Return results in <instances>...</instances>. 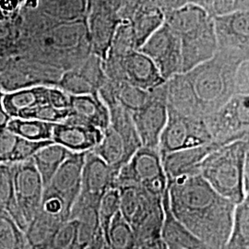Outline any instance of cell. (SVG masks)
<instances>
[{
  "label": "cell",
  "mask_w": 249,
  "mask_h": 249,
  "mask_svg": "<svg viewBox=\"0 0 249 249\" xmlns=\"http://www.w3.org/2000/svg\"><path fill=\"white\" fill-rule=\"evenodd\" d=\"M137 49L139 50L150 36L164 22V13L158 5L141 4L135 7L127 18Z\"/></svg>",
  "instance_id": "7402d4cb"
},
{
  "label": "cell",
  "mask_w": 249,
  "mask_h": 249,
  "mask_svg": "<svg viewBox=\"0 0 249 249\" xmlns=\"http://www.w3.org/2000/svg\"><path fill=\"white\" fill-rule=\"evenodd\" d=\"M223 249H249V196L235 205L231 231Z\"/></svg>",
  "instance_id": "f1b7e54d"
},
{
  "label": "cell",
  "mask_w": 249,
  "mask_h": 249,
  "mask_svg": "<svg viewBox=\"0 0 249 249\" xmlns=\"http://www.w3.org/2000/svg\"><path fill=\"white\" fill-rule=\"evenodd\" d=\"M139 249H166V245L164 244V242L161 240L156 241L154 243H151L150 245L147 246H143Z\"/></svg>",
  "instance_id": "f6af8a7d"
},
{
  "label": "cell",
  "mask_w": 249,
  "mask_h": 249,
  "mask_svg": "<svg viewBox=\"0 0 249 249\" xmlns=\"http://www.w3.org/2000/svg\"><path fill=\"white\" fill-rule=\"evenodd\" d=\"M9 18H7L5 15H4V13L1 11V9H0V20H4V19H8Z\"/></svg>",
  "instance_id": "bcb514c9"
},
{
  "label": "cell",
  "mask_w": 249,
  "mask_h": 249,
  "mask_svg": "<svg viewBox=\"0 0 249 249\" xmlns=\"http://www.w3.org/2000/svg\"><path fill=\"white\" fill-rule=\"evenodd\" d=\"M168 197L180 223L213 249H223L236 204L218 194L200 174L168 180Z\"/></svg>",
  "instance_id": "6da1fadb"
},
{
  "label": "cell",
  "mask_w": 249,
  "mask_h": 249,
  "mask_svg": "<svg viewBox=\"0 0 249 249\" xmlns=\"http://www.w3.org/2000/svg\"><path fill=\"white\" fill-rule=\"evenodd\" d=\"M70 116V109H57L50 105H43L23 111L18 117L32 118L50 123H59Z\"/></svg>",
  "instance_id": "d590c367"
},
{
  "label": "cell",
  "mask_w": 249,
  "mask_h": 249,
  "mask_svg": "<svg viewBox=\"0 0 249 249\" xmlns=\"http://www.w3.org/2000/svg\"><path fill=\"white\" fill-rule=\"evenodd\" d=\"M54 86H57L71 95H83L98 92L77 68L63 72Z\"/></svg>",
  "instance_id": "836d02e7"
},
{
  "label": "cell",
  "mask_w": 249,
  "mask_h": 249,
  "mask_svg": "<svg viewBox=\"0 0 249 249\" xmlns=\"http://www.w3.org/2000/svg\"><path fill=\"white\" fill-rule=\"evenodd\" d=\"M0 249H27L24 231L2 209H0Z\"/></svg>",
  "instance_id": "1f68e13d"
},
{
  "label": "cell",
  "mask_w": 249,
  "mask_h": 249,
  "mask_svg": "<svg viewBox=\"0 0 249 249\" xmlns=\"http://www.w3.org/2000/svg\"><path fill=\"white\" fill-rule=\"evenodd\" d=\"M10 119L11 116L8 115L2 106H0V129H6Z\"/></svg>",
  "instance_id": "ee69618b"
},
{
  "label": "cell",
  "mask_w": 249,
  "mask_h": 249,
  "mask_svg": "<svg viewBox=\"0 0 249 249\" xmlns=\"http://www.w3.org/2000/svg\"><path fill=\"white\" fill-rule=\"evenodd\" d=\"M234 94L249 95V59L242 61L235 73Z\"/></svg>",
  "instance_id": "74e56055"
},
{
  "label": "cell",
  "mask_w": 249,
  "mask_h": 249,
  "mask_svg": "<svg viewBox=\"0 0 249 249\" xmlns=\"http://www.w3.org/2000/svg\"><path fill=\"white\" fill-rule=\"evenodd\" d=\"M67 221L62 216L39 209L24 231L27 249H49L54 234Z\"/></svg>",
  "instance_id": "44dd1931"
},
{
  "label": "cell",
  "mask_w": 249,
  "mask_h": 249,
  "mask_svg": "<svg viewBox=\"0 0 249 249\" xmlns=\"http://www.w3.org/2000/svg\"><path fill=\"white\" fill-rule=\"evenodd\" d=\"M54 123L32 118L11 117L7 128L15 136L34 142L52 141Z\"/></svg>",
  "instance_id": "f546056e"
},
{
  "label": "cell",
  "mask_w": 249,
  "mask_h": 249,
  "mask_svg": "<svg viewBox=\"0 0 249 249\" xmlns=\"http://www.w3.org/2000/svg\"><path fill=\"white\" fill-rule=\"evenodd\" d=\"M218 147L220 145L211 142L163 155L161 160L167 181L199 174L203 160L209 153Z\"/></svg>",
  "instance_id": "ac0fdd59"
},
{
  "label": "cell",
  "mask_w": 249,
  "mask_h": 249,
  "mask_svg": "<svg viewBox=\"0 0 249 249\" xmlns=\"http://www.w3.org/2000/svg\"><path fill=\"white\" fill-rule=\"evenodd\" d=\"M213 142L203 117L185 116L168 109L167 121L160 134L158 151L163 155Z\"/></svg>",
  "instance_id": "8992f818"
},
{
  "label": "cell",
  "mask_w": 249,
  "mask_h": 249,
  "mask_svg": "<svg viewBox=\"0 0 249 249\" xmlns=\"http://www.w3.org/2000/svg\"><path fill=\"white\" fill-rule=\"evenodd\" d=\"M0 209L6 211L25 231L27 224L18 210L14 194L13 162L9 161L0 162Z\"/></svg>",
  "instance_id": "83f0119b"
},
{
  "label": "cell",
  "mask_w": 249,
  "mask_h": 249,
  "mask_svg": "<svg viewBox=\"0 0 249 249\" xmlns=\"http://www.w3.org/2000/svg\"><path fill=\"white\" fill-rule=\"evenodd\" d=\"M217 50L249 58V12L237 10L213 16Z\"/></svg>",
  "instance_id": "7c38bea8"
},
{
  "label": "cell",
  "mask_w": 249,
  "mask_h": 249,
  "mask_svg": "<svg viewBox=\"0 0 249 249\" xmlns=\"http://www.w3.org/2000/svg\"><path fill=\"white\" fill-rule=\"evenodd\" d=\"M13 184L16 203L26 224L40 209L45 186L34 160L13 162Z\"/></svg>",
  "instance_id": "30bf717a"
},
{
  "label": "cell",
  "mask_w": 249,
  "mask_h": 249,
  "mask_svg": "<svg viewBox=\"0 0 249 249\" xmlns=\"http://www.w3.org/2000/svg\"><path fill=\"white\" fill-rule=\"evenodd\" d=\"M16 138L8 129H0V162L9 161Z\"/></svg>",
  "instance_id": "ab89813d"
},
{
  "label": "cell",
  "mask_w": 249,
  "mask_h": 249,
  "mask_svg": "<svg viewBox=\"0 0 249 249\" xmlns=\"http://www.w3.org/2000/svg\"><path fill=\"white\" fill-rule=\"evenodd\" d=\"M131 115L142 146L158 149L160 134L168 116L166 81L150 90L147 102Z\"/></svg>",
  "instance_id": "52a82bcc"
},
{
  "label": "cell",
  "mask_w": 249,
  "mask_h": 249,
  "mask_svg": "<svg viewBox=\"0 0 249 249\" xmlns=\"http://www.w3.org/2000/svg\"><path fill=\"white\" fill-rule=\"evenodd\" d=\"M120 211V196L117 187H111L101 197L98 205L100 229L107 242V232L112 220Z\"/></svg>",
  "instance_id": "d6a6232c"
},
{
  "label": "cell",
  "mask_w": 249,
  "mask_h": 249,
  "mask_svg": "<svg viewBox=\"0 0 249 249\" xmlns=\"http://www.w3.org/2000/svg\"><path fill=\"white\" fill-rule=\"evenodd\" d=\"M166 179L158 149L142 146L119 170L115 187L134 185L150 189Z\"/></svg>",
  "instance_id": "ba28073f"
},
{
  "label": "cell",
  "mask_w": 249,
  "mask_h": 249,
  "mask_svg": "<svg viewBox=\"0 0 249 249\" xmlns=\"http://www.w3.org/2000/svg\"><path fill=\"white\" fill-rule=\"evenodd\" d=\"M22 7L20 0H0V9L7 18H13L19 13Z\"/></svg>",
  "instance_id": "b9f144b4"
},
{
  "label": "cell",
  "mask_w": 249,
  "mask_h": 249,
  "mask_svg": "<svg viewBox=\"0 0 249 249\" xmlns=\"http://www.w3.org/2000/svg\"><path fill=\"white\" fill-rule=\"evenodd\" d=\"M166 249H181L176 248V247H171V246H166Z\"/></svg>",
  "instance_id": "c3c4849f"
},
{
  "label": "cell",
  "mask_w": 249,
  "mask_h": 249,
  "mask_svg": "<svg viewBox=\"0 0 249 249\" xmlns=\"http://www.w3.org/2000/svg\"><path fill=\"white\" fill-rule=\"evenodd\" d=\"M212 17L201 6L187 4L165 13L164 23L180 37L203 25Z\"/></svg>",
  "instance_id": "d4e9b609"
},
{
  "label": "cell",
  "mask_w": 249,
  "mask_h": 249,
  "mask_svg": "<svg viewBox=\"0 0 249 249\" xmlns=\"http://www.w3.org/2000/svg\"><path fill=\"white\" fill-rule=\"evenodd\" d=\"M92 151L118 172L135 153L121 135L110 125L104 131L102 141Z\"/></svg>",
  "instance_id": "cb8c5ba5"
},
{
  "label": "cell",
  "mask_w": 249,
  "mask_h": 249,
  "mask_svg": "<svg viewBox=\"0 0 249 249\" xmlns=\"http://www.w3.org/2000/svg\"><path fill=\"white\" fill-rule=\"evenodd\" d=\"M73 118L91 124L102 131H105L110 124V115L107 105L97 93L71 95L70 107Z\"/></svg>",
  "instance_id": "ffe728a7"
},
{
  "label": "cell",
  "mask_w": 249,
  "mask_h": 249,
  "mask_svg": "<svg viewBox=\"0 0 249 249\" xmlns=\"http://www.w3.org/2000/svg\"><path fill=\"white\" fill-rule=\"evenodd\" d=\"M20 32L34 45V61L63 73L91 53L87 17L57 20L40 10L20 9Z\"/></svg>",
  "instance_id": "7a4b0ae2"
},
{
  "label": "cell",
  "mask_w": 249,
  "mask_h": 249,
  "mask_svg": "<svg viewBox=\"0 0 249 249\" xmlns=\"http://www.w3.org/2000/svg\"><path fill=\"white\" fill-rule=\"evenodd\" d=\"M246 59L217 50L211 59L183 72L200 116L212 114L234 95L235 73Z\"/></svg>",
  "instance_id": "3957f363"
},
{
  "label": "cell",
  "mask_w": 249,
  "mask_h": 249,
  "mask_svg": "<svg viewBox=\"0 0 249 249\" xmlns=\"http://www.w3.org/2000/svg\"><path fill=\"white\" fill-rule=\"evenodd\" d=\"M139 50L151 58L164 80L182 73L180 38L166 23L163 22Z\"/></svg>",
  "instance_id": "9c48e42d"
},
{
  "label": "cell",
  "mask_w": 249,
  "mask_h": 249,
  "mask_svg": "<svg viewBox=\"0 0 249 249\" xmlns=\"http://www.w3.org/2000/svg\"><path fill=\"white\" fill-rule=\"evenodd\" d=\"M85 155L86 152H71L44 190V196L60 198L70 215L80 194Z\"/></svg>",
  "instance_id": "4fadbf2b"
},
{
  "label": "cell",
  "mask_w": 249,
  "mask_h": 249,
  "mask_svg": "<svg viewBox=\"0 0 249 249\" xmlns=\"http://www.w3.org/2000/svg\"><path fill=\"white\" fill-rule=\"evenodd\" d=\"M89 8V0H39L38 10L57 20H75L87 17Z\"/></svg>",
  "instance_id": "4316f807"
},
{
  "label": "cell",
  "mask_w": 249,
  "mask_h": 249,
  "mask_svg": "<svg viewBox=\"0 0 249 249\" xmlns=\"http://www.w3.org/2000/svg\"><path fill=\"white\" fill-rule=\"evenodd\" d=\"M48 104L57 109H69L70 94L57 86L48 87Z\"/></svg>",
  "instance_id": "60d3db41"
},
{
  "label": "cell",
  "mask_w": 249,
  "mask_h": 249,
  "mask_svg": "<svg viewBox=\"0 0 249 249\" xmlns=\"http://www.w3.org/2000/svg\"><path fill=\"white\" fill-rule=\"evenodd\" d=\"M120 67L124 81L147 91L156 89L166 81L151 58L140 50L120 59Z\"/></svg>",
  "instance_id": "e0dca14e"
},
{
  "label": "cell",
  "mask_w": 249,
  "mask_h": 249,
  "mask_svg": "<svg viewBox=\"0 0 249 249\" xmlns=\"http://www.w3.org/2000/svg\"><path fill=\"white\" fill-rule=\"evenodd\" d=\"M118 171L108 165L92 151H87L81 174L79 196L74 205L98 206L103 195L111 187H116Z\"/></svg>",
  "instance_id": "8fae6325"
},
{
  "label": "cell",
  "mask_w": 249,
  "mask_h": 249,
  "mask_svg": "<svg viewBox=\"0 0 249 249\" xmlns=\"http://www.w3.org/2000/svg\"><path fill=\"white\" fill-rule=\"evenodd\" d=\"M104 131L69 116L53 124L52 141L72 152L92 151L103 139Z\"/></svg>",
  "instance_id": "2e32d148"
},
{
  "label": "cell",
  "mask_w": 249,
  "mask_h": 249,
  "mask_svg": "<svg viewBox=\"0 0 249 249\" xmlns=\"http://www.w3.org/2000/svg\"><path fill=\"white\" fill-rule=\"evenodd\" d=\"M182 73L211 59L217 52L213 16L196 30L180 36Z\"/></svg>",
  "instance_id": "9a60e30c"
},
{
  "label": "cell",
  "mask_w": 249,
  "mask_h": 249,
  "mask_svg": "<svg viewBox=\"0 0 249 249\" xmlns=\"http://www.w3.org/2000/svg\"><path fill=\"white\" fill-rule=\"evenodd\" d=\"M84 249H110L107 246V242L105 240L103 233H100L98 236L89 244L88 247Z\"/></svg>",
  "instance_id": "7bdbcfd3"
},
{
  "label": "cell",
  "mask_w": 249,
  "mask_h": 249,
  "mask_svg": "<svg viewBox=\"0 0 249 249\" xmlns=\"http://www.w3.org/2000/svg\"><path fill=\"white\" fill-rule=\"evenodd\" d=\"M53 141L34 142L17 137L10 154L9 162H18L31 159L36 151Z\"/></svg>",
  "instance_id": "8d00e7d4"
},
{
  "label": "cell",
  "mask_w": 249,
  "mask_h": 249,
  "mask_svg": "<svg viewBox=\"0 0 249 249\" xmlns=\"http://www.w3.org/2000/svg\"><path fill=\"white\" fill-rule=\"evenodd\" d=\"M204 120L213 142L220 146L249 140V95L234 94Z\"/></svg>",
  "instance_id": "5b68a950"
},
{
  "label": "cell",
  "mask_w": 249,
  "mask_h": 249,
  "mask_svg": "<svg viewBox=\"0 0 249 249\" xmlns=\"http://www.w3.org/2000/svg\"><path fill=\"white\" fill-rule=\"evenodd\" d=\"M249 158V140L228 143L207 155L199 174L218 194L238 204L249 196L245 184V165Z\"/></svg>",
  "instance_id": "277c9868"
},
{
  "label": "cell",
  "mask_w": 249,
  "mask_h": 249,
  "mask_svg": "<svg viewBox=\"0 0 249 249\" xmlns=\"http://www.w3.org/2000/svg\"><path fill=\"white\" fill-rule=\"evenodd\" d=\"M71 152L62 145L52 142L34 154L32 159L41 176L45 187L49 184L55 172Z\"/></svg>",
  "instance_id": "484cf974"
},
{
  "label": "cell",
  "mask_w": 249,
  "mask_h": 249,
  "mask_svg": "<svg viewBox=\"0 0 249 249\" xmlns=\"http://www.w3.org/2000/svg\"><path fill=\"white\" fill-rule=\"evenodd\" d=\"M78 229V220L69 219L54 234L49 249H83L79 243Z\"/></svg>",
  "instance_id": "e575fe53"
},
{
  "label": "cell",
  "mask_w": 249,
  "mask_h": 249,
  "mask_svg": "<svg viewBox=\"0 0 249 249\" xmlns=\"http://www.w3.org/2000/svg\"><path fill=\"white\" fill-rule=\"evenodd\" d=\"M87 22L91 53L104 59L121 20L110 6L103 1L95 0L89 2Z\"/></svg>",
  "instance_id": "5bb4252c"
},
{
  "label": "cell",
  "mask_w": 249,
  "mask_h": 249,
  "mask_svg": "<svg viewBox=\"0 0 249 249\" xmlns=\"http://www.w3.org/2000/svg\"><path fill=\"white\" fill-rule=\"evenodd\" d=\"M20 33V16L0 20V44L13 40Z\"/></svg>",
  "instance_id": "f35d334b"
},
{
  "label": "cell",
  "mask_w": 249,
  "mask_h": 249,
  "mask_svg": "<svg viewBox=\"0 0 249 249\" xmlns=\"http://www.w3.org/2000/svg\"><path fill=\"white\" fill-rule=\"evenodd\" d=\"M107 244L110 249H139L133 229L120 213L114 217L109 226Z\"/></svg>",
  "instance_id": "4dcf8cb0"
},
{
  "label": "cell",
  "mask_w": 249,
  "mask_h": 249,
  "mask_svg": "<svg viewBox=\"0 0 249 249\" xmlns=\"http://www.w3.org/2000/svg\"><path fill=\"white\" fill-rule=\"evenodd\" d=\"M3 90L1 89V87H0V106H2V103H1V101H2V95H3Z\"/></svg>",
  "instance_id": "7dc6e473"
},
{
  "label": "cell",
  "mask_w": 249,
  "mask_h": 249,
  "mask_svg": "<svg viewBox=\"0 0 249 249\" xmlns=\"http://www.w3.org/2000/svg\"><path fill=\"white\" fill-rule=\"evenodd\" d=\"M48 87L36 85L3 92L2 107L11 117H18L23 111L48 104Z\"/></svg>",
  "instance_id": "603a6c76"
},
{
  "label": "cell",
  "mask_w": 249,
  "mask_h": 249,
  "mask_svg": "<svg viewBox=\"0 0 249 249\" xmlns=\"http://www.w3.org/2000/svg\"><path fill=\"white\" fill-rule=\"evenodd\" d=\"M162 206L164 219L160 237L166 246L181 249H214L189 231L173 215L170 210L168 187L162 196Z\"/></svg>",
  "instance_id": "d6986e66"
}]
</instances>
